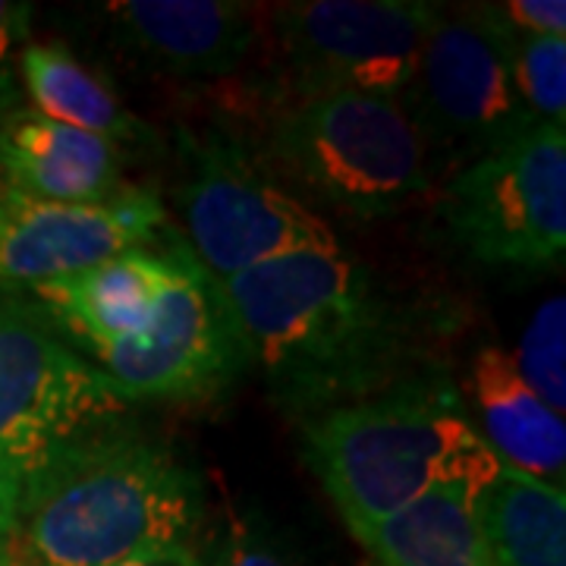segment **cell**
Returning a JSON list of instances; mask_svg holds the SVG:
<instances>
[{"label": "cell", "instance_id": "obj_2", "mask_svg": "<svg viewBox=\"0 0 566 566\" xmlns=\"http://www.w3.org/2000/svg\"><path fill=\"white\" fill-rule=\"evenodd\" d=\"M199 520L202 482L189 465L151 438L104 428L41 475L13 535L32 566H117L189 545Z\"/></svg>", "mask_w": 566, "mask_h": 566}, {"label": "cell", "instance_id": "obj_24", "mask_svg": "<svg viewBox=\"0 0 566 566\" xmlns=\"http://www.w3.org/2000/svg\"><path fill=\"white\" fill-rule=\"evenodd\" d=\"M117 566H202V560L189 545H174L161 547V551H148V554H139V557Z\"/></svg>", "mask_w": 566, "mask_h": 566}, {"label": "cell", "instance_id": "obj_26", "mask_svg": "<svg viewBox=\"0 0 566 566\" xmlns=\"http://www.w3.org/2000/svg\"><path fill=\"white\" fill-rule=\"evenodd\" d=\"M0 545H3V535H0Z\"/></svg>", "mask_w": 566, "mask_h": 566}, {"label": "cell", "instance_id": "obj_16", "mask_svg": "<svg viewBox=\"0 0 566 566\" xmlns=\"http://www.w3.org/2000/svg\"><path fill=\"white\" fill-rule=\"evenodd\" d=\"M485 485L431 488L394 516L356 532V542L378 566H494L475 516V497Z\"/></svg>", "mask_w": 566, "mask_h": 566}, {"label": "cell", "instance_id": "obj_17", "mask_svg": "<svg viewBox=\"0 0 566 566\" xmlns=\"http://www.w3.org/2000/svg\"><path fill=\"white\" fill-rule=\"evenodd\" d=\"M494 566H566V494L501 463L475 497Z\"/></svg>", "mask_w": 566, "mask_h": 566}, {"label": "cell", "instance_id": "obj_7", "mask_svg": "<svg viewBox=\"0 0 566 566\" xmlns=\"http://www.w3.org/2000/svg\"><path fill=\"white\" fill-rule=\"evenodd\" d=\"M189 177L180 186L186 245L214 281L303 249H334V230L283 189L240 145L189 136Z\"/></svg>", "mask_w": 566, "mask_h": 566}, {"label": "cell", "instance_id": "obj_21", "mask_svg": "<svg viewBox=\"0 0 566 566\" xmlns=\"http://www.w3.org/2000/svg\"><path fill=\"white\" fill-rule=\"evenodd\" d=\"M32 35V7L0 0V120L22 111V51Z\"/></svg>", "mask_w": 566, "mask_h": 566}, {"label": "cell", "instance_id": "obj_1", "mask_svg": "<svg viewBox=\"0 0 566 566\" xmlns=\"http://www.w3.org/2000/svg\"><path fill=\"white\" fill-rule=\"evenodd\" d=\"M218 283L245 363L286 409L312 419L412 381L403 308L344 245L290 252Z\"/></svg>", "mask_w": 566, "mask_h": 566}, {"label": "cell", "instance_id": "obj_18", "mask_svg": "<svg viewBox=\"0 0 566 566\" xmlns=\"http://www.w3.org/2000/svg\"><path fill=\"white\" fill-rule=\"evenodd\" d=\"M22 92L32 98V111L88 136L129 145L148 142L151 129L114 95V88L70 54L63 44L29 41L20 61Z\"/></svg>", "mask_w": 566, "mask_h": 566}, {"label": "cell", "instance_id": "obj_6", "mask_svg": "<svg viewBox=\"0 0 566 566\" xmlns=\"http://www.w3.org/2000/svg\"><path fill=\"white\" fill-rule=\"evenodd\" d=\"M447 240L472 262L545 271L566 249V133L535 123L469 161L438 199Z\"/></svg>", "mask_w": 566, "mask_h": 566}, {"label": "cell", "instance_id": "obj_8", "mask_svg": "<svg viewBox=\"0 0 566 566\" xmlns=\"http://www.w3.org/2000/svg\"><path fill=\"white\" fill-rule=\"evenodd\" d=\"M400 102L424 151L438 145L472 161L535 126L513 88L501 7H441Z\"/></svg>", "mask_w": 566, "mask_h": 566}, {"label": "cell", "instance_id": "obj_19", "mask_svg": "<svg viewBox=\"0 0 566 566\" xmlns=\"http://www.w3.org/2000/svg\"><path fill=\"white\" fill-rule=\"evenodd\" d=\"M501 7V3H497ZM504 17V13H501ZM513 88L535 123H566V35H520L504 20Z\"/></svg>", "mask_w": 566, "mask_h": 566}, {"label": "cell", "instance_id": "obj_22", "mask_svg": "<svg viewBox=\"0 0 566 566\" xmlns=\"http://www.w3.org/2000/svg\"><path fill=\"white\" fill-rule=\"evenodd\" d=\"M205 566V564H202ZM208 566H296L277 542L252 523H233Z\"/></svg>", "mask_w": 566, "mask_h": 566}, {"label": "cell", "instance_id": "obj_4", "mask_svg": "<svg viewBox=\"0 0 566 566\" xmlns=\"http://www.w3.org/2000/svg\"><path fill=\"white\" fill-rule=\"evenodd\" d=\"M268 155L286 177L349 218L403 211L431 189L428 151L400 98L300 95L277 111Z\"/></svg>", "mask_w": 566, "mask_h": 566}, {"label": "cell", "instance_id": "obj_12", "mask_svg": "<svg viewBox=\"0 0 566 566\" xmlns=\"http://www.w3.org/2000/svg\"><path fill=\"white\" fill-rule=\"evenodd\" d=\"M114 39L158 73L218 80L252 51V17L223 0H117L104 3Z\"/></svg>", "mask_w": 566, "mask_h": 566}, {"label": "cell", "instance_id": "obj_11", "mask_svg": "<svg viewBox=\"0 0 566 566\" xmlns=\"http://www.w3.org/2000/svg\"><path fill=\"white\" fill-rule=\"evenodd\" d=\"M167 223L161 199L126 186L104 202H41L7 192L0 202V283L41 286L142 249Z\"/></svg>", "mask_w": 566, "mask_h": 566}, {"label": "cell", "instance_id": "obj_3", "mask_svg": "<svg viewBox=\"0 0 566 566\" xmlns=\"http://www.w3.org/2000/svg\"><path fill=\"white\" fill-rule=\"evenodd\" d=\"M305 460L353 535L431 488L485 485L501 469L460 394L431 375L305 419Z\"/></svg>", "mask_w": 566, "mask_h": 566}, {"label": "cell", "instance_id": "obj_13", "mask_svg": "<svg viewBox=\"0 0 566 566\" xmlns=\"http://www.w3.org/2000/svg\"><path fill=\"white\" fill-rule=\"evenodd\" d=\"M174 277V243L167 245V252H151L142 245L73 277L32 286V293L76 344L92 349L139 334L151 322Z\"/></svg>", "mask_w": 566, "mask_h": 566}, {"label": "cell", "instance_id": "obj_9", "mask_svg": "<svg viewBox=\"0 0 566 566\" xmlns=\"http://www.w3.org/2000/svg\"><path fill=\"white\" fill-rule=\"evenodd\" d=\"M441 3L424 0H303L274 10L293 98L365 92L403 98Z\"/></svg>", "mask_w": 566, "mask_h": 566}, {"label": "cell", "instance_id": "obj_23", "mask_svg": "<svg viewBox=\"0 0 566 566\" xmlns=\"http://www.w3.org/2000/svg\"><path fill=\"white\" fill-rule=\"evenodd\" d=\"M501 13L520 35H566L564 0H506Z\"/></svg>", "mask_w": 566, "mask_h": 566}, {"label": "cell", "instance_id": "obj_14", "mask_svg": "<svg viewBox=\"0 0 566 566\" xmlns=\"http://www.w3.org/2000/svg\"><path fill=\"white\" fill-rule=\"evenodd\" d=\"M0 174L41 202H104L120 186V148L22 107L0 120Z\"/></svg>", "mask_w": 566, "mask_h": 566}, {"label": "cell", "instance_id": "obj_10", "mask_svg": "<svg viewBox=\"0 0 566 566\" xmlns=\"http://www.w3.org/2000/svg\"><path fill=\"white\" fill-rule=\"evenodd\" d=\"M177 277L139 334L92 346L123 400H180L223 387L245 365L221 283L177 237Z\"/></svg>", "mask_w": 566, "mask_h": 566}, {"label": "cell", "instance_id": "obj_25", "mask_svg": "<svg viewBox=\"0 0 566 566\" xmlns=\"http://www.w3.org/2000/svg\"><path fill=\"white\" fill-rule=\"evenodd\" d=\"M7 192H10V186H7V180H3V174H0V202L7 199Z\"/></svg>", "mask_w": 566, "mask_h": 566}, {"label": "cell", "instance_id": "obj_15", "mask_svg": "<svg viewBox=\"0 0 566 566\" xmlns=\"http://www.w3.org/2000/svg\"><path fill=\"white\" fill-rule=\"evenodd\" d=\"M469 390L485 428V444L494 450V457L516 472L564 485V416L542 403L506 349L494 344L475 349L469 363Z\"/></svg>", "mask_w": 566, "mask_h": 566}, {"label": "cell", "instance_id": "obj_20", "mask_svg": "<svg viewBox=\"0 0 566 566\" xmlns=\"http://www.w3.org/2000/svg\"><path fill=\"white\" fill-rule=\"evenodd\" d=\"M526 385L557 416L566 409V300L554 296L538 305L523 331L520 353H510Z\"/></svg>", "mask_w": 566, "mask_h": 566}, {"label": "cell", "instance_id": "obj_5", "mask_svg": "<svg viewBox=\"0 0 566 566\" xmlns=\"http://www.w3.org/2000/svg\"><path fill=\"white\" fill-rule=\"evenodd\" d=\"M129 400L51 327L17 305H0V535L41 475L70 447L114 428Z\"/></svg>", "mask_w": 566, "mask_h": 566}]
</instances>
